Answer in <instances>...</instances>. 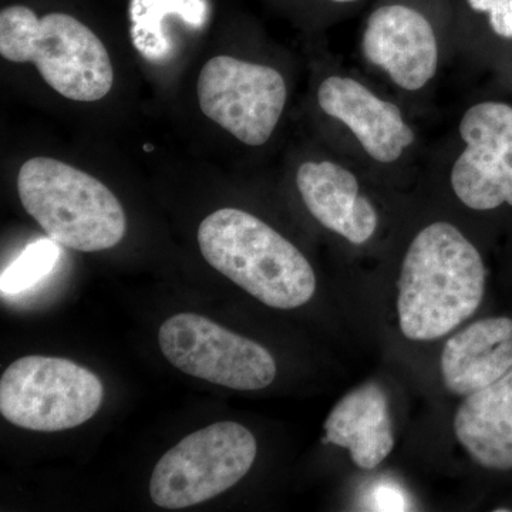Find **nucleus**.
Listing matches in <instances>:
<instances>
[{
	"label": "nucleus",
	"instance_id": "15",
	"mask_svg": "<svg viewBox=\"0 0 512 512\" xmlns=\"http://www.w3.org/2000/svg\"><path fill=\"white\" fill-rule=\"evenodd\" d=\"M453 427L458 443L478 466L512 471V370L467 396Z\"/></svg>",
	"mask_w": 512,
	"mask_h": 512
},
{
	"label": "nucleus",
	"instance_id": "10",
	"mask_svg": "<svg viewBox=\"0 0 512 512\" xmlns=\"http://www.w3.org/2000/svg\"><path fill=\"white\" fill-rule=\"evenodd\" d=\"M362 53L407 92L427 86L439 67V43L430 20L403 3L373 10L363 32Z\"/></svg>",
	"mask_w": 512,
	"mask_h": 512
},
{
	"label": "nucleus",
	"instance_id": "5",
	"mask_svg": "<svg viewBox=\"0 0 512 512\" xmlns=\"http://www.w3.org/2000/svg\"><path fill=\"white\" fill-rule=\"evenodd\" d=\"M103 397L99 377L62 357H20L0 379V413L20 429L55 433L82 426Z\"/></svg>",
	"mask_w": 512,
	"mask_h": 512
},
{
	"label": "nucleus",
	"instance_id": "11",
	"mask_svg": "<svg viewBox=\"0 0 512 512\" xmlns=\"http://www.w3.org/2000/svg\"><path fill=\"white\" fill-rule=\"evenodd\" d=\"M320 109L342 121L355 134L367 156L379 163H394L416 136L396 104L377 97L350 77L330 76L318 90Z\"/></svg>",
	"mask_w": 512,
	"mask_h": 512
},
{
	"label": "nucleus",
	"instance_id": "7",
	"mask_svg": "<svg viewBox=\"0 0 512 512\" xmlns=\"http://www.w3.org/2000/svg\"><path fill=\"white\" fill-rule=\"evenodd\" d=\"M158 345L165 359L185 375L241 392L265 389L278 370L264 346L197 313L165 320Z\"/></svg>",
	"mask_w": 512,
	"mask_h": 512
},
{
	"label": "nucleus",
	"instance_id": "14",
	"mask_svg": "<svg viewBox=\"0 0 512 512\" xmlns=\"http://www.w3.org/2000/svg\"><path fill=\"white\" fill-rule=\"evenodd\" d=\"M325 444L346 448L362 470H375L394 448L389 400L375 382L362 384L336 403L325 421Z\"/></svg>",
	"mask_w": 512,
	"mask_h": 512
},
{
	"label": "nucleus",
	"instance_id": "1",
	"mask_svg": "<svg viewBox=\"0 0 512 512\" xmlns=\"http://www.w3.org/2000/svg\"><path fill=\"white\" fill-rule=\"evenodd\" d=\"M487 272L478 249L450 222L421 229L404 255L397 315L404 338L437 340L470 319L483 302Z\"/></svg>",
	"mask_w": 512,
	"mask_h": 512
},
{
	"label": "nucleus",
	"instance_id": "20",
	"mask_svg": "<svg viewBox=\"0 0 512 512\" xmlns=\"http://www.w3.org/2000/svg\"><path fill=\"white\" fill-rule=\"evenodd\" d=\"M332 2H335V3H353V2H357V0H332Z\"/></svg>",
	"mask_w": 512,
	"mask_h": 512
},
{
	"label": "nucleus",
	"instance_id": "6",
	"mask_svg": "<svg viewBox=\"0 0 512 512\" xmlns=\"http://www.w3.org/2000/svg\"><path fill=\"white\" fill-rule=\"evenodd\" d=\"M258 444L234 421H221L190 434L154 467L150 495L157 507L183 510L225 493L247 476Z\"/></svg>",
	"mask_w": 512,
	"mask_h": 512
},
{
	"label": "nucleus",
	"instance_id": "8",
	"mask_svg": "<svg viewBox=\"0 0 512 512\" xmlns=\"http://www.w3.org/2000/svg\"><path fill=\"white\" fill-rule=\"evenodd\" d=\"M197 92L202 113L252 147L271 138L288 97L278 70L231 56L212 57L204 64Z\"/></svg>",
	"mask_w": 512,
	"mask_h": 512
},
{
	"label": "nucleus",
	"instance_id": "19",
	"mask_svg": "<svg viewBox=\"0 0 512 512\" xmlns=\"http://www.w3.org/2000/svg\"><path fill=\"white\" fill-rule=\"evenodd\" d=\"M376 510L403 511L406 510L403 495H397L392 488L382 487L376 495Z\"/></svg>",
	"mask_w": 512,
	"mask_h": 512
},
{
	"label": "nucleus",
	"instance_id": "3",
	"mask_svg": "<svg viewBox=\"0 0 512 512\" xmlns=\"http://www.w3.org/2000/svg\"><path fill=\"white\" fill-rule=\"evenodd\" d=\"M0 55L13 63H33L40 76L66 99L92 103L109 94L113 64L103 42L66 13L37 18L26 6L0 13Z\"/></svg>",
	"mask_w": 512,
	"mask_h": 512
},
{
	"label": "nucleus",
	"instance_id": "16",
	"mask_svg": "<svg viewBox=\"0 0 512 512\" xmlns=\"http://www.w3.org/2000/svg\"><path fill=\"white\" fill-rule=\"evenodd\" d=\"M180 16L192 28H201L208 16L205 0H131V40L141 56L160 62L171 52L164 19Z\"/></svg>",
	"mask_w": 512,
	"mask_h": 512
},
{
	"label": "nucleus",
	"instance_id": "9",
	"mask_svg": "<svg viewBox=\"0 0 512 512\" xmlns=\"http://www.w3.org/2000/svg\"><path fill=\"white\" fill-rule=\"evenodd\" d=\"M458 130L466 143L451 170L458 200L476 211L512 207V107L478 103L464 113Z\"/></svg>",
	"mask_w": 512,
	"mask_h": 512
},
{
	"label": "nucleus",
	"instance_id": "18",
	"mask_svg": "<svg viewBox=\"0 0 512 512\" xmlns=\"http://www.w3.org/2000/svg\"><path fill=\"white\" fill-rule=\"evenodd\" d=\"M467 5L487 15L495 35L512 39V0H467Z\"/></svg>",
	"mask_w": 512,
	"mask_h": 512
},
{
	"label": "nucleus",
	"instance_id": "2",
	"mask_svg": "<svg viewBox=\"0 0 512 512\" xmlns=\"http://www.w3.org/2000/svg\"><path fill=\"white\" fill-rule=\"evenodd\" d=\"M205 261L269 308L291 311L316 291L305 255L274 228L249 212L222 208L198 229Z\"/></svg>",
	"mask_w": 512,
	"mask_h": 512
},
{
	"label": "nucleus",
	"instance_id": "12",
	"mask_svg": "<svg viewBox=\"0 0 512 512\" xmlns=\"http://www.w3.org/2000/svg\"><path fill=\"white\" fill-rule=\"evenodd\" d=\"M296 185L302 201L320 225L353 245L375 235L379 217L372 202L360 194L355 174L332 161H309L299 167Z\"/></svg>",
	"mask_w": 512,
	"mask_h": 512
},
{
	"label": "nucleus",
	"instance_id": "17",
	"mask_svg": "<svg viewBox=\"0 0 512 512\" xmlns=\"http://www.w3.org/2000/svg\"><path fill=\"white\" fill-rule=\"evenodd\" d=\"M60 256V247L52 238L39 239L28 245L2 272L0 289L3 295H16L35 286L55 268Z\"/></svg>",
	"mask_w": 512,
	"mask_h": 512
},
{
	"label": "nucleus",
	"instance_id": "13",
	"mask_svg": "<svg viewBox=\"0 0 512 512\" xmlns=\"http://www.w3.org/2000/svg\"><path fill=\"white\" fill-rule=\"evenodd\" d=\"M448 392L470 396L512 370V319L477 320L447 340L440 359Z\"/></svg>",
	"mask_w": 512,
	"mask_h": 512
},
{
	"label": "nucleus",
	"instance_id": "4",
	"mask_svg": "<svg viewBox=\"0 0 512 512\" xmlns=\"http://www.w3.org/2000/svg\"><path fill=\"white\" fill-rule=\"evenodd\" d=\"M20 202L47 237L80 252L123 241L126 212L101 181L55 158H30L18 174Z\"/></svg>",
	"mask_w": 512,
	"mask_h": 512
}]
</instances>
